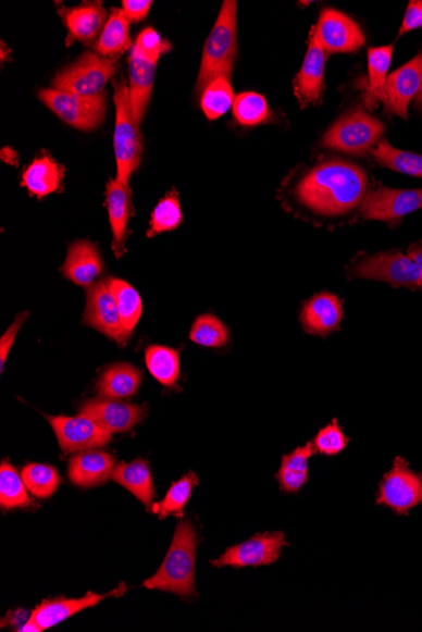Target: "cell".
Wrapping results in <instances>:
<instances>
[{
	"mask_svg": "<svg viewBox=\"0 0 422 632\" xmlns=\"http://www.w3.org/2000/svg\"><path fill=\"white\" fill-rule=\"evenodd\" d=\"M151 5V0H123L122 11L129 22H139L147 17Z\"/></svg>",
	"mask_w": 422,
	"mask_h": 632,
	"instance_id": "ee69618b",
	"label": "cell"
},
{
	"mask_svg": "<svg viewBox=\"0 0 422 632\" xmlns=\"http://www.w3.org/2000/svg\"><path fill=\"white\" fill-rule=\"evenodd\" d=\"M233 102L234 94L229 77H216L202 90L201 109L209 121L223 116L233 107Z\"/></svg>",
	"mask_w": 422,
	"mask_h": 632,
	"instance_id": "d590c367",
	"label": "cell"
},
{
	"mask_svg": "<svg viewBox=\"0 0 422 632\" xmlns=\"http://www.w3.org/2000/svg\"><path fill=\"white\" fill-rule=\"evenodd\" d=\"M198 545L199 535L191 521H179L165 560L158 573L145 581L144 587L170 592L183 598L197 597L195 563Z\"/></svg>",
	"mask_w": 422,
	"mask_h": 632,
	"instance_id": "7a4b0ae2",
	"label": "cell"
},
{
	"mask_svg": "<svg viewBox=\"0 0 422 632\" xmlns=\"http://www.w3.org/2000/svg\"><path fill=\"white\" fill-rule=\"evenodd\" d=\"M129 21L122 10H114L109 15L103 32H101L96 50L100 57L112 59L121 57L131 47Z\"/></svg>",
	"mask_w": 422,
	"mask_h": 632,
	"instance_id": "f1b7e54d",
	"label": "cell"
},
{
	"mask_svg": "<svg viewBox=\"0 0 422 632\" xmlns=\"http://www.w3.org/2000/svg\"><path fill=\"white\" fill-rule=\"evenodd\" d=\"M287 545L283 532L256 534L251 540L233 545L221 558L211 560L210 565L216 568L232 567L234 570L271 566L277 562Z\"/></svg>",
	"mask_w": 422,
	"mask_h": 632,
	"instance_id": "30bf717a",
	"label": "cell"
},
{
	"mask_svg": "<svg viewBox=\"0 0 422 632\" xmlns=\"http://www.w3.org/2000/svg\"><path fill=\"white\" fill-rule=\"evenodd\" d=\"M21 476L28 492L38 499H49L60 485V475L50 464L29 463L23 468Z\"/></svg>",
	"mask_w": 422,
	"mask_h": 632,
	"instance_id": "8d00e7d4",
	"label": "cell"
},
{
	"mask_svg": "<svg viewBox=\"0 0 422 632\" xmlns=\"http://www.w3.org/2000/svg\"><path fill=\"white\" fill-rule=\"evenodd\" d=\"M60 15L69 30L67 44L75 39L90 44L103 27L107 11L100 2L84 3L75 8H62Z\"/></svg>",
	"mask_w": 422,
	"mask_h": 632,
	"instance_id": "7402d4cb",
	"label": "cell"
},
{
	"mask_svg": "<svg viewBox=\"0 0 422 632\" xmlns=\"http://www.w3.org/2000/svg\"><path fill=\"white\" fill-rule=\"evenodd\" d=\"M142 383V371L131 363H114L100 375L97 392L101 399L121 400L133 397Z\"/></svg>",
	"mask_w": 422,
	"mask_h": 632,
	"instance_id": "d4e9b609",
	"label": "cell"
},
{
	"mask_svg": "<svg viewBox=\"0 0 422 632\" xmlns=\"http://www.w3.org/2000/svg\"><path fill=\"white\" fill-rule=\"evenodd\" d=\"M114 152L119 176L116 179L129 188L132 173L142 161V141L138 124L132 113L128 86L124 80L114 84Z\"/></svg>",
	"mask_w": 422,
	"mask_h": 632,
	"instance_id": "277c9868",
	"label": "cell"
},
{
	"mask_svg": "<svg viewBox=\"0 0 422 632\" xmlns=\"http://www.w3.org/2000/svg\"><path fill=\"white\" fill-rule=\"evenodd\" d=\"M199 485V478L194 472L187 473L183 479L174 482L161 503L152 505L151 511L161 520L169 516L177 519L184 518V509L189 503L194 488Z\"/></svg>",
	"mask_w": 422,
	"mask_h": 632,
	"instance_id": "1f68e13d",
	"label": "cell"
},
{
	"mask_svg": "<svg viewBox=\"0 0 422 632\" xmlns=\"http://www.w3.org/2000/svg\"><path fill=\"white\" fill-rule=\"evenodd\" d=\"M107 284L115 299L116 307L121 314L124 332L127 338L135 331L137 323L142 315V299L138 292L127 282L119 278H108Z\"/></svg>",
	"mask_w": 422,
	"mask_h": 632,
	"instance_id": "4dcf8cb0",
	"label": "cell"
},
{
	"mask_svg": "<svg viewBox=\"0 0 422 632\" xmlns=\"http://www.w3.org/2000/svg\"><path fill=\"white\" fill-rule=\"evenodd\" d=\"M422 86V52L406 65L387 76L381 95L385 112L400 117H408V108L412 98L418 97Z\"/></svg>",
	"mask_w": 422,
	"mask_h": 632,
	"instance_id": "2e32d148",
	"label": "cell"
},
{
	"mask_svg": "<svg viewBox=\"0 0 422 632\" xmlns=\"http://www.w3.org/2000/svg\"><path fill=\"white\" fill-rule=\"evenodd\" d=\"M372 153L383 168L422 178V156L400 151L389 146L387 140H380Z\"/></svg>",
	"mask_w": 422,
	"mask_h": 632,
	"instance_id": "836d02e7",
	"label": "cell"
},
{
	"mask_svg": "<svg viewBox=\"0 0 422 632\" xmlns=\"http://www.w3.org/2000/svg\"><path fill=\"white\" fill-rule=\"evenodd\" d=\"M408 256L415 260L422 271V243L413 244L409 248Z\"/></svg>",
	"mask_w": 422,
	"mask_h": 632,
	"instance_id": "bcb514c9",
	"label": "cell"
},
{
	"mask_svg": "<svg viewBox=\"0 0 422 632\" xmlns=\"http://www.w3.org/2000/svg\"><path fill=\"white\" fill-rule=\"evenodd\" d=\"M237 59V2L226 0L202 52L198 77V91H202L216 77H232Z\"/></svg>",
	"mask_w": 422,
	"mask_h": 632,
	"instance_id": "3957f363",
	"label": "cell"
},
{
	"mask_svg": "<svg viewBox=\"0 0 422 632\" xmlns=\"http://www.w3.org/2000/svg\"><path fill=\"white\" fill-rule=\"evenodd\" d=\"M369 187V177L359 165L330 160L303 173L293 187V197L312 219H340L361 209Z\"/></svg>",
	"mask_w": 422,
	"mask_h": 632,
	"instance_id": "6da1fadb",
	"label": "cell"
},
{
	"mask_svg": "<svg viewBox=\"0 0 422 632\" xmlns=\"http://www.w3.org/2000/svg\"><path fill=\"white\" fill-rule=\"evenodd\" d=\"M27 490L13 466L3 461L0 466V507L3 510L28 508L30 499Z\"/></svg>",
	"mask_w": 422,
	"mask_h": 632,
	"instance_id": "e575fe53",
	"label": "cell"
},
{
	"mask_svg": "<svg viewBox=\"0 0 422 632\" xmlns=\"http://www.w3.org/2000/svg\"><path fill=\"white\" fill-rule=\"evenodd\" d=\"M348 444L349 438L344 434L337 420H333L320 430L312 441L315 453L326 457L338 456L347 448Z\"/></svg>",
	"mask_w": 422,
	"mask_h": 632,
	"instance_id": "60d3db41",
	"label": "cell"
},
{
	"mask_svg": "<svg viewBox=\"0 0 422 632\" xmlns=\"http://www.w3.org/2000/svg\"><path fill=\"white\" fill-rule=\"evenodd\" d=\"M315 454L312 442H308L307 445L297 447L294 453L283 457L276 479L284 493H299L308 484L309 462Z\"/></svg>",
	"mask_w": 422,
	"mask_h": 632,
	"instance_id": "83f0119b",
	"label": "cell"
},
{
	"mask_svg": "<svg viewBox=\"0 0 422 632\" xmlns=\"http://www.w3.org/2000/svg\"><path fill=\"white\" fill-rule=\"evenodd\" d=\"M112 479L145 504L148 511L152 508L154 486L150 466L144 460L115 466Z\"/></svg>",
	"mask_w": 422,
	"mask_h": 632,
	"instance_id": "4316f807",
	"label": "cell"
},
{
	"mask_svg": "<svg viewBox=\"0 0 422 632\" xmlns=\"http://www.w3.org/2000/svg\"><path fill=\"white\" fill-rule=\"evenodd\" d=\"M84 323L98 330L109 338L124 345L127 342L119 307L107 281L94 283L88 289Z\"/></svg>",
	"mask_w": 422,
	"mask_h": 632,
	"instance_id": "5bb4252c",
	"label": "cell"
},
{
	"mask_svg": "<svg viewBox=\"0 0 422 632\" xmlns=\"http://www.w3.org/2000/svg\"><path fill=\"white\" fill-rule=\"evenodd\" d=\"M62 178H64V169L51 157L45 156L36 158L28 165V169L23 173L22 186L26 187L30 195L44 199V197L58 191Z\"/></svg>",
	"mask_w": 422,
	"mask_h": 632,
	"instance_id": "484cf974",
	"label": "cell"
},
{
	"mask_svg": "<svg viewBox=\"0 0 422 632\" xmlns=\"http://www.w3.org/2000/svg\"><path fill=\"white\" fill-rule=\"evenodd\" d=\"M385 125L361 108L343 115L325 133L323 146L351 156H365L378 144Z\"/></svg>",
	"mask_w": 422,
	"mask_h": 632,
	"instance_id": "8992f818",
	"label": "cell"
},
{
	"mask_svg": "<svg viewBox=\"0 0 422 632\" xmlns=\"http://www.w3.org/2000/svg\"><path fill=\"white\" fill-rule=\"evenodd\" d=\"M325 53H351L365 44L361 27L348 15L326 8L320 14L318 25L312 28Z\"/></svg>",
	"mask_w": 422,
	"mask_h": 632,
	"instance_id": "4fadbf2b",
	"label": "cell"
},
{
	"mask_svg": "<svg viewBox=\"0 0 422 632\" xmlns=\"http://www.w3.org/2000/svg\"><path fill=\"white\" fill-rule=\"evenodd\" d=\"M422 209V189L377 187L367 193L361 205L364 220L386 221L389 225Z\"/></svg>",
	"mask_w": 422,
	"mask_h": 632,
	"instance_id": "7c38bea8",
	"label": "cell"
},
{
	"mask_svg": "<svg viewBox=\"0 0 422 632\" xmlns=\"http://www.w3.org/2000/svg\"><path fill=\"white\" fill-rule=\"evenodd\" d=\"M116 61L86 52L79 60L60 71L53 78L54 89L67 91L85 98H96L116 73Z\"/></svg>",
	"mask_w": 422,
	"mask_h": 632,
	"instance_id": "52a82bcc",
	"label": "cell"
},
{
	"mask_svg": "<svg viewBox=\"0 0 422 632\" xmlns=\"http://www.w3.org/2000/svg\"><path fill=\"white\" fill-rule=\"evenodd\" d=\"M38 98L61 121L76 129L90 132L97 129L104 121L107 112L104 95L85 98L58 89H45L38 92Z\"/></svg>",
	"mask_w": 422,
	"mask_h": 632,
	"instance_id": "9c48e42d",
	"label": "cell"
},
{
	"mask_svg": "<svg viewBox=\"0 0 422 632\" xmlns=\"http://www.w3.org/2000/svg\"><path fill=\"white\" fill-rule=\"evenodd\" d=\"M417 101H418V107L422 110V86H421L420 92L418 94Z\"/></svg>",
	"mask_w": 422,
	"mask_h": 632,
	"instance_id": "7dc6e473",
	"label": "cell"
},
{
	"mask_svg": "<svg viewBox=\"0 0 422 632\" xmlns=\"http://www.w3.org/2000/svg\"><path fill=\"white\" fill-rule=\"evenodd\" d=\"M182 221L183 212L178 197L175 193H171L153 210L150 231H148L147 236L148 238H153L154 235L175 231L182 224Z\"/></svg>",
	"mask_w": 422,
	"mask_h": 632,
	"instance_id": "ab89813d",
	"label": "cell"
},
{
	"mask_svg": "<svg viewBox=\"0 0 422 632\" xmlns=\"http://www.w3.org/2000/svg\"><path fill=\"white\" fill-rule=\"evenodd\" d=\"M344 319L343 301L338 296L315 295L305 302L300 311V323L307 334L327 337L339 330Z\"/></svg>",
	"mask_w": 422,
	"mask_h": 632,
	"instance_id": "ac0fdd59",
	"label": "cell"
},
{
	"mask_svg": "<svg viewBox=\"0 0 422 632\" xmlns=\"http://www.w3.org/2000/svg\"><path fill=\"white\" fill-rule=\"evenodd\" d=\"M103 259H101L97 245L88 240H80L70 245L67 258L61 272L77 286L90 287L103 272Z\"/></svg>",
	"mask_w": 422,
	"mask_h": 632,
	"instance_id": "ffe728a7",
	"label": "cell"
},
{
	"mask_svg": "<svg viewBox=\"0 0 422 632\" xmlns=\"http://www.w3.org/2000/svg\"><path fill=\"white\" fill-rule=\"evenodd\" d=\"M158 62L131 53L129 58V102L133 116L139 125L150 102Z\"/></svg>",
	"mask_w": 422,
	"mask_h": 632,
	"instance_id": "603a6c76",
	"label": "cell"
},
{
	"mask_svg": "<svg viewBox=\"0 0 422 632\" xmlns=\"http://www.w3.org/2000/svg\"><path fill=\"white\" fill-rule=\"evenodd\" d=\"M105 196L109 221H111L113 232V249L115 256L121 258L126 250L131 191L115 178L108 182Z\"/></svg>",
	"mask_w": 422,
	"mask_h": 632,
	"instance_id": "cb8c5ba5",
	"label": "cell"
},
{
	"mask_svg": "<svg viewBox=\"0 0 422 632\" xmlns=\"http://www.w3.org/2000/svg\"><path fill=\"white\" fill-rule=\"evenodd\" d=\"M422 27V0H412L406 11L400 28V35L408 34L413 29Z\"/></svg>",
	"mask_w": 422,
	"mask_h": 632,
	"instance_id": "f6af8a7d",
	"label": "cell"
},
{
	"mask_svg": "<svg viewBox=\"0 0 422 632\" xmlns=\"http://www.w3.org/2000/svg\"><path fill=\"white\" fill-rule=\"evenodd\" d=\"M233 114L239 124L255 126L269 120L270 110L262 95L244 92L234 99Z\"/></svg>",
	"mask_w": 422,
	"mask_h": 632,
	"instance_id": "f35d334b",
	"label": "cell"
},
{
	"mask_svg": "<svg viewBox=\"0 0 422 632\" xmlns=\"http://www.w3.org/2000/svg\"><path fill=\"white\" fill-rule=\"evenodd\" d=\"M27 315L28 312L17 315V319H15V321L12 323V326L7 330L2 339H0V367H2L0 369H2V371L4 370L5 361L12 349L14 339L17 337L23 322H25L27 319Z\"/></svg>",
	"mask_w": 422,
	"mask_h": 632,
	"instance_id": "7bdbcfd3",
	"label": "cell"
},
{
	"mask_svg": "<svg viewBox=\"0 0 422 632\" xmlns=\"http://www.w3.org/2000/svg\"><path fill=\"white\" fill-rule=\"evenodd\" d=\"M171 50V45L163 41L161 36L153 28H146L137 37L136 45L133 46L132 53L136 57L158 62L163 53Z\"/></svg>",
	"mask_w": 422,
	"mask_h": 632,
	"instance_id": "b9f144b4",
	"label": "cell"
},
{
	"mask_svg": "<svg viewBox=\"0 0 422 632\" xmlns=\"http://www.w3.org/2000/svg\"><path fill=\"white\" fill-rule=\"evenodd\" d=\"M146 365L162 385L172 388L179 377V355L166 346H151L146 351Z\"/></svg>",
	"mask_w": 422,
	"mask_h": 632,
	"instance_id": "d6a6232c",
	"label": "cell"
},
{
	"mask_svg": "<svg viewBox=\"0 0 422 632\" xmlns=\"http://www.w3.org/2000/svg\"><path fill=\"white\" fill-rule=\"evenodd\" d=\"M47 421L57 433L59 445L65 455L90 451L104 447L112 441V433L89 416L47 417Z\"/></svg>",
	"mask_w": 422,
	"mask_h": 632,
	"instance_id": "8fae6325",
	"label": "cell"
},
{
	"mask_svg": "<svg viewBox=\"0 0 422 632\" xmlns=\"http://www.w3.org/2000/svg\"><path fill=\"white\" fill-rule=\"evenodd\" d=\"M394 46L374 47L369 50V84L364 95L367 109H374L381 101L383 86L387 80L388 69L393 61Z\"/></svg>",
	"mask_w": 422,
	"mask_h": 632,
	"instance_id": "f546056e",
	"label": "cell"
},
{
	"mask_svg": "<svg viewBox=\"0 0 422 632\" xmlns=\"http://www.w3.org/2000/svg\"><path fill=\"white\" fill-rule=\"evenodd\" d=\"M350 278L372 280L388 283L393 287L422 290V271L409 256L388 251L364 256L349 267Z\"/></svg>",
	"mask_w": 422,
	"mask_h": 632,
	"instance_id": "5b68a950",
	"label": "cell"
},
{
	"mask_svg": "<svg viewBox=\"0 0 422 632\" xmlns=\"http://www.w3.org/2000/svg\"><path fill=\"white\" fill-rule=\"evenodd\" d=\"M326 53L311 29L309 49L295 82V95L302 107L316 104L323 92Z\"/></svg>",
	"mask_w": 422,
	"mask_h": 632,
	"instance_id": "d6986e66",
	"label": "cell"
},
{
	"mask_svg": "<svg viewBox=\"0 0 422 632\" xmlns=\"http://www.w3.org/2000/svg\"><path fill=\"white\" fill-rule=\"evenodd\" d=\"M422 504V472H415L405 458L396 457L393 468L382 478L376 505L397 516H409Z\"/></svg>",
	"mask_w": 422,
	"mask_h": 632,
	"instance_id": "ba28073f",
	"label": "cell"
},
{
	"mask_svg": "<svg viewBox=\"0 0 422 632\" xmlns=\"http://www.w3.org/2000/svg\"><path fill=\"white\" fill-rule=\"evenodd\" d=\"M193 343L210 349H222L229 343V330L214 314H202L190 331Z\"/></svg>",
	"mask_w": 422,
	"mask_h": 632,
	"instance_id": "74e56055",
	"label": "cell"
},
{
	"mask_svg": "<svg viewBox=\"0 0 422 632\" xmlns=\"http://www.w3.org/2000/svg\"><path fill=\"white\" fill-rule=\"evenodd\" d=\"M79 413L89 416L108 432L126 433L144 421L146 407L127 405L113 399L86 400L79 408Z\"/></svg>",
	"mask_w": 422,
	"mask_h": 632,
	"instance_id": "e0dca14e",
	"label": "cell"
},
{
	"mask_svg": "<svg viewBox=\"0 0 422 632\" xmlns=\"http://www.w3.org/2000/svg\"><path fill=\"white\" fill-rule=\"evenodd\" d=\"M115 458L103 451H84L69 462L67 475L74 485L91 488L103 485L112 478Z\"/></svg>",
	"mask_w": 422,
	"mask_h": 632,
	"instance_id": "44dd1931",
	"label": "cell"
},
{
	"mask_svg": "<svg viewBox=\"0 0 422 632\" xmlns=\"http://www.w3.org/2000/svg\"><path fill=\"white\" fill-rule=\"evenodd\" d=\"M127 587L122 584L121 587L108 592V594L99 595L94 594V592H88L82 598H57V599H46L41 605L35 608V611L30 614L29 621L21 631H36L40 632L53 627L58 623L72 618L77 612L86 610V608L98 605L108 597L122 596Z\"/></svg>",
	"mask_w": 422,
	"mask_h": 632,
	"instance_id": "9a60e30c",
	"label": "cell"
}]
</instances>
